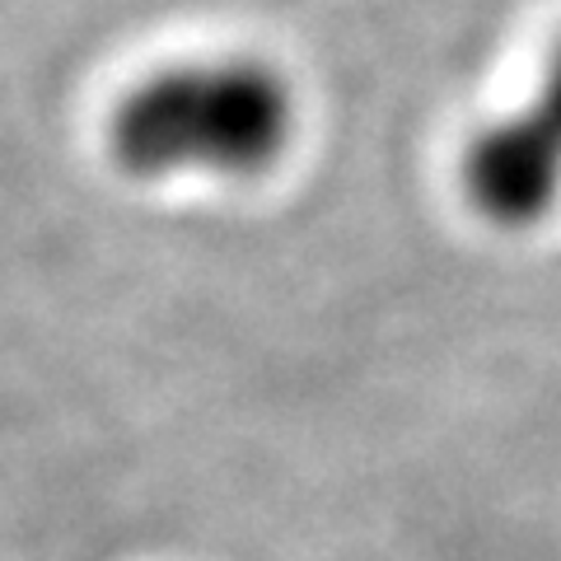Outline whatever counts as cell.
<instances>
[{
	"instance_id": "cell-1",
	"label": "cell",
	"mask_w": 561,
	"mask_h": 561,
	"mask_svg": "<svg viewBox=\"0 0 561 561\" xmlns=\"http://www.w3.org/2000/svg\"><path fill=\"white\" fill-rule=\"evenodd\" d=\"M295 136V94L272 66L197 61L173 66L122 99L113 117V160L146 183L210 173L257 179Z\"/></svg>"
},
{
	"instance_id": "cell-2",
	"label": "cell",
	"mask_w": 561,
	"mask_h": 561,
	"mask_svg": "<svg viewBox=\"0 0 561 561\" xmlns=\"http://www.w3.org/2000/svg\"><path fill=\"white\" fill-rule=\"evenodd\" d=\"M463 187L472 206L505 230H524L561 202V51L538 94L468 146Z\"/></svg>"
}]
</instances>
